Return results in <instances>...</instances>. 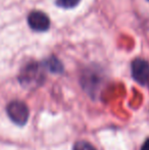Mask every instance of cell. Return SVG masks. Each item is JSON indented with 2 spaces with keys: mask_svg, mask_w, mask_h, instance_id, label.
<instances>
[{
  "mask_svg": "<svg viewBox=\"0 0 149 150\" xmlns=\"http://www.w3.org/2000/svg\"><path fill=\"white\" fill-rule=\"evenodd\" d=\"M73 150H96L95 147L86 141H79L74 145Z\"/></svg>",
  "mask_w": 149,
  "mask_h": 150,
  "instance_id": "7",
  "label": "cell"
},
{
  "mask_svg": "<svg viewBox=\"0 0 149 150\" xmlns=\"http://www.w3.org/2000/svg\"><path fill=\"white\" fill-rule=\"evenodd\" d=\"M44 75L40 64L32 62L23 69L20 76V81L23 86L26 87H35L42 83Z\"/></svg>",
  "mask_w": 149,
  "mask_h": 150,
  "instance_id": "1",
  "label": "cell"
},
{
  "mask_svg": "<svg viewBox=\"0 0 149 150\" xmlns=\"http://www.w3.org/2000/svg\"><path fill=\"white\" fill-rule=\"evenodd\" d=\"M81 0H56V4L62 8H74L80 3Z\"/></svg>",
  "mask_w": 149,
  "mask_h": 150,
  "instance_id": "6",
  "label": "cell"
},
{
  "mask_svg": "<svg viewBox=\"0 0 149 150\" xmlns=\"http://www.w3.org/2000/svg\"><path fill=\"white\" fill-rule=\"evenodd\" d=\"M6 111L8 117L18 126L26 125L30 117L29 107L27 106L26 103L20 100L11 101L6 107Z\"/></svg>",
  "mask_w": 149,
  "mask_h": 150,
  "instance_id": "2",
  "label": "cell"
},
{
  "mask_svg": "<svg viewBox=\"0 0 149 150\" xmlns=\"http://www.w3.org/2000/svg\"><path fill=\"white\" fill-rule=\"evenodd\" d=\"M45 67L52 73H61L64 67L60 61L55 57H50L45 61Z\"/></svg>",
  "mask_w": 149,
  "mask_h": 150,
  "instance_id": "5",
  "label": "cell"
},
{
  "mask_svg": "<svg viewBox=\"0 0 149 150\" xmlns=\"http://www.w3.org/2000/svg\"><path fill=\"white\" fill-rule=\"evenodd\" d=\"M141 150H149V139H147V140L143 143V145H142V147H141Z\"/></svg>",
  "mask_w": 149,
  "mask_h": 150,
  "instance_id": "8",
  "label": "cell"
},
{
  "mask_svg": "<svg viewBox=\"0 0 149 150\" xmlns=\"http://www.w3.org/2000/svg\"><path fill=\"white\" fill-rule=\"evenodd\" d=\"M28 24L32 30L36 32H45L49 29V18L42 11H32L28 16Z\"/></svg>",
  "mask_w": 149,
  "mask_h": 150,
  "instance_id": "4",
  "label": "cell"
},
{
  "mask_svg": "<svg viewBox=\"0 0 149 150\" xmlns=\"http://www.w3.org/2000/svg\"><path fill=\"white\" fill-rule=\"evenodd\" d=\"M148 1H149V0H148Z\"/></svg>",
  "mask_w": 149,
  "mask_h": 150,
  "instance_id": "9",
  "label": "cell"
},
{
  "mask_svg": "<svg viewBox=\"0 0 149 150\" xmlns=\"http://www.w3.org/2000/svg\"><path fill=\"white\" fill-rule=\"evenodd\" d=\"M132 76L141 85L149 83V62L141 58H137L132 62Z\"/></svg>",
  "mask_w": 149,
  "mask_h": 150,
  "instance_id": "3",
  "label": "cell"
}]
</instances>
